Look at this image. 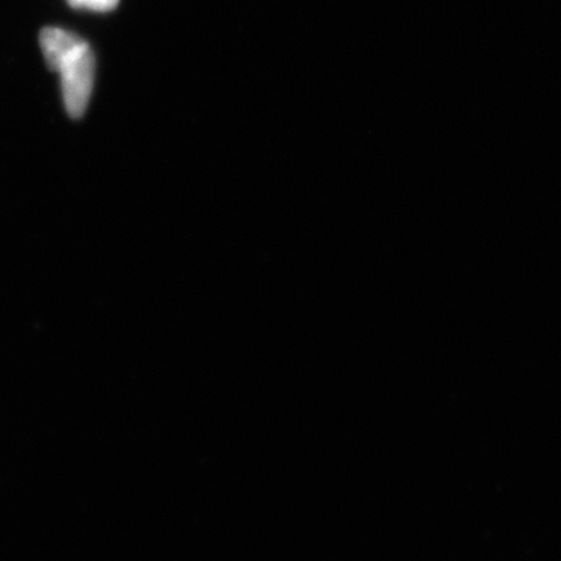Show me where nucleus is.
I'll return each instance as SVG.
<instances>
[{
    "label": "nucleus",
    "instance_id": "obj_3",
    "mask_svg": "<svg viewBox=\"0 0 561 561\" xmlns=\"http://www.w3.org/2000/svg\"><path fill=\"white\" fill-rule=\"evenodd\" d=\"M68 2L76 9L107 12L116 9L121 0H68Z\"/></svg>",
    "mask_w": 561,
    "mask_h": 561
},
{
    "label": "nucleus",
    "instance_id": "obj_2",
    "mask_svg": "<svg viewBox=\"0 0 561 561\" xmlns=\"http://www.w3.org/2000/svg\"><path fill=\"white\" fill-rule=\"evenodd\" d=\"M83 39L73 33L59 30V27H46L41 33V47L47 66L55 70L59 61Z\"/></svg>",
    "mask_w": 561,
    "mask_h": 561
},
{
    "label": "nucleus",
    "instance_id": "obj_1",
    "mask_svg": "<svg viewBox=\"0 0 561 561\" xmlns=\"http://www.w3.org/2000/svg\"><path fill=\"white\" fill-rule=\"evenodd\" d=\"M60 73L62 96L68 114L80 117L85 112L94 85V54L85 41L70 50L55 68Z\"/></svg>",
    "mask_w": 561,
    "mask_h": 561
}]
</instances>
